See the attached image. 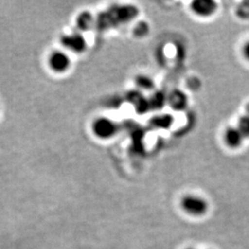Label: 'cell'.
I'll return each instance as SVG.
<instances>
[{"instance_id": "obj_1", "label": "cell", "mask_w": 249, "mask_h": 249, "mask_svg": "<svg viewBox=\"0 0 249 249\" xmlns=\"http://www.w3.org/2000/svg\"><path fill=\"white\" fill-rule=\"evenodd\" d=\"M91 132L100 140H110L118 132V124L108 117L100 116L93 120L91 124Z\"/></svg>"}, {"instance_id": "obj_2", "label": "cell", "mask_w": 249, "mask_h": 249, "mask_svg": "<svg viewBox=\"0 0 249 249\" xmlns=\"http://www.w3.org/2000/svg\"><path fill=\"white\" fill-rule=\"evenodd\" d=\"M48 68L57 74H63L70 71L72 61L70 54L63 50H53L47 57Z\"/></svg>"}, {"instance_id": "obj_3", "label": "cell", "mask_w": 249, "mask_h": 249, "mask_svg": "<svg viewBox=\"0 0 249 249\" xmlns=\"http://www.w3.org/2000/svg\"><path fill=\"white\" fill-rule=\"evenodd\" d=\"M182 209L192 216H202L209 209L208 202L201 196L195 195H187L181 200Z\"/></svg>"}, {"instance_id": "obj_4", "label": "cell", "mask_w": 249, "mask_h": 249, "mask_svg": "<svg viewBox=\"0 0 249 249\" xmlns=\"http://www.w3.org/2000/svg\"><path fill=\"white\" fill-rule=\"evenodd\" d=\"M218 9L217 3L213 0H195L191 3V9L199 17H211Z\"/></svg>"}, {"instance_id": "obj_5", "label": "cell", "mask_w": 249, "mask_h": 249, "mask_svg": "<svg viewBox=\"0 0 249 249\" xmlns=\"http://www.w3.org/2000/svg\"><path fill=\"white\" fill-rule=\"evenodd\" d=\"M62 45L74 53H82L87 47V43L84 37L80 34H71L62 37Z\"/></svg>"}, {"instance_id": "obj_6", "label": "cell", "mask_w": 249, "mask_h": 249, "mask_svg": "<svg viewBox=\"0 0 249 249\" xmlns=\"http://www.w3.org/2000/svg\"><path fill=\"white\" fill-rule=\"evenodd\" d=\"M223 140L228 147L231 149H236L243 144L245 138L241 133L240 130L237 128V126H230L225 130Z\"/></svg>"}, {"instance_id": "obj_7", "label": "cell", "mask_w": 249, "mask_h": 249, "mask_svg": "<svg viewBox=\"0 0 249 249\" xmlns=\"http://www.w3.org/2000/svg\"><path fill=\"white\" fill-rule=\"evenodd\" d=\"M167 101L172 108H174L175 110H178V111L185 109L187 106V96L184 92H182L180 90L173 91L168 96Z\"/></svg>"}, {"instance_id": "obj_8", "label": "cell", "mask_w": 249, "mask_h": 249, "mask_svg": "<svg viewBox=\"0 0 249 249\" xmlns=\"http://www.w3.org/2000/svg\"><path fill=\"white\" fill-rule=\"evenodd\" d=\"M237 128L240 130L244 138H249V116L245 115L241 116L237 123Z\"/></svg>"}, {"instance_id": "obj_9", "label": "cell", "mask_w": 249, "mask_h": 249, "mask_svg": "<svg viewBox=\"0 0 249 249\" xmlns=\"http://www.w3.org/2000/svg\"><path fill=\"white\" fill-rule=\"evenodd\" d=\"M136 84L142 89H151L154 87V82L148 76H139L136 80Z\"/></svg>"}, {"instance_id": "obj_10", "label": "cell", "mask_w": 249, "mask_h": 249, "mask_svg": "<svg viewBox=\"0 0 249 249\" xmlns=\"http://www.w3.org/2000/svg\"><path fill=\"white\" fill-rule=\"evenodd\" d=\"M243 54L247 58V60L249 61V41H248L243 47Z\"/></svg>"}, {"instance_id": "obj_11", "label": "cell", "mask_w": 249, "mask_h": 249, "mask_svg": "<svg viewBox=\"0 0 249 249\" xmlns=\"http://www.w3.org/2000/svg\"><path fill=\"white\" fill-rule=\"evenodd\" d=\"M246 110H247V114L246 115H248V116H249V103L248 104V106H247V107H246Z\"/></svg>"}, {"instance_id": "obj_12", "label": "cell", "mask_w": 249, "mask_h": 249, "mask_svg": "<svg viewBox=\"0 0 249 249\" xmlns=\"http://www.w3.org/2000/svg\"></svg>"}]
</instances>
